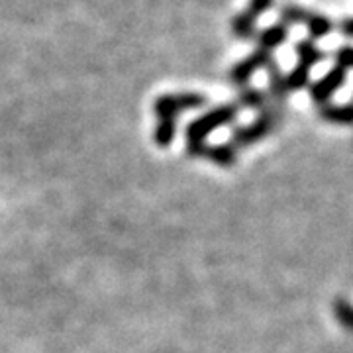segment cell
Listing matches in <instances>:
<instances>
[{"mask_svg":"<svg viewBox=\"0 0 353 353\" xmlns=\"http://www.w3.org/2000/svg\"><path fill=\"white\" fill-rule=\"evenodd\" d=\"M283 112H285V110H281L277 106L265 108L263 112H259V116H257L253 122L245 124V126L236 128V130L232 132L230 143H232L236 150H241V148H252L255 143L263 141L267 136H271V134L277 130V126L281 124V120H283Z\"/></svg>","mask_w":353,"mask_h":353,"instance_id":"1","label":"cell"},{"mask_svg":"<svg viewBox=\"0 0 353 353\" xmlns=\"http://www.w3.org/2000/svg\"><path fill=\"white\" fill-rule=\"evenodd\" d=\"M238 118V104H224L192 120L187 128V141H204L218 128L228 126Z\"/></svg>","mask_w":353,"mask_h":353,"instance_id":"2","label":"cell"},{"mask_svg":"<svg viewBox=\"0 0 353 353\" xmlns=\"http://www.w3.org/2000/svg\"><path fill=\"white\" fill-rule=\"evenodd\" d=\"M281 16L285 22L290 24H303L308 28V34L312 39H324L328 38L330 34L334 32L336 24L330 20L326 14L312 12V10H306L303 6H285L281 10Z\"/></svg>","mask_w":353,"mask_h":353,"instance_id":"3","label":"cell"},{"mask_svg":"<svg viewBox=\"0 0 353 353\" xmlns=\"http://www.w3.org/2000/svg\"><path fill=\"white\" fill-rule=\"evenodd\" d=\"M347 81V71L341 69L338 65H334L332 69H328L320 79H316L314 83L310 85V99L316 106H324L332 101V97L340 90Z\"/></svg>","mask_w":353,"mask_h":353,"instance_id":"4","label":"cell"},{"mask_svg":"<svg viewBox=\"0 0 353 353\" xmlns=\"http://www.w3.org/2000/svg\"><path fill=\"white\" fill-rule=\"evenodd\" d=\"M206 99L202 94H175V97H161L155 102V114L159 116V120H175V116L181 112H187L192 108H201L204 106Z\"/></svg>","mask_w":353,"mask_h":353,"instance_id":"5","label":"cell"},{"mask_svg":"<svg viewBox=\"0 0 353 353\" xmlns=\"http://www.w3.org/2000/svg\"><path fill=\"white\" fill-rule=\"evenodd\" d=\"M269 63H271V55H269L267 51H255V53H252L250 57H245L243 61H240V63L232 69V73H230L232 83H236V85H245L259 69H265Z\"/></svg>","mask_w":353,"mask_h":353,"instance_id":"6","label":"cell"},{"mask_svg":"<svg viewBox=\"0 0 353 353\" xmlns=\"http://www.w3.org/2000/svg\"><path fill=\"white\" fill-rule=\"evenodd\" d=\"M318 118L332 126L353 128V102H343V104H324L318 106Z\"/></svg>","mask_w":353,"mask_h":353,"instance_id":"7","label":"cell"},{"mask_svg":"<svg viewBox=\"0 0 353 353\" xmlns=\"http://www.w3.org/2000/svg\"><path fill=\"white\" fill-rule=\"evenodd\" d=\"M267 69V79H269V94L273 99V106H277L281 110H285V102L289 99V88L285 83V73L281 71L277 61L271 59V63L265 67Z\"/></svg>","mask_w":353,"mask_h":353,"instance_id":"8","label":"cell"},{"mask_svg":"<svg viewBox=\"0 0 353 353\" xmlns=\"http://www.w3.org/2000/svg\"><path fill=\"white\" fill-rule=\"evenodd\" d=\"M202 159L218 165V167H232L238 161V150L230 141L228 143H218V145H208L206 143Z\"/></svg>","mask_w":353,"mask_h":353,"instance_id":"9","label":"cell"},{"mask_svg":"<svg viewBox=\"0 0 353 353\" xmlns=\"http://www.w3.org/2000/svg\"><path fill=\"white\" fill-rule=\"evenodd\" d=\"M294 53L299 57V65H303V67L310 69V71L326 57L324 51L320 50L312 39H301V41H296Z\"/></svg>","mask_w":353,"mask_h":353,"instance_id":"10","label":"cell"},{"mask_svg":"<svg viewBox=\"0 0 353 353\" xmlns=\"http://www.w3.org/2000/svg\"><path fill=\"white\" fill-rule=\"evenodd\" d=\"M287 36H289V30H287L285 24L269 26L267 30H263L259 34V46H261L259 50L271 53V51H275L287 41Z\"/></svg>","mask_w":353,"mask_h":353,"instance_id":"11","label":"cell"},{"mask_svg":"<svg viewBox=\"0 0 353 353\" xmlns=\"http://www.w3.org/2000/svg\"><path fill=\"white\" fill-rule=\"evenodd\" d=\"M332 314L341 328L353 334V304L347 299H336L332 304Z\"/></svg>","mask_w":353,"mask_h":353,"instance_id":"12","label":"cell"},{"mask_svg":"<svg viewBox=\"0 0 353 353\" xmlns=\"http://www.w3.org/2000/svg\"><path fill=\"white\" fill-rule=\"evenodd\" d=\"M240 104L245 108L263 112L265 108H269V97L259 88H243L240 94Z\"/></svg>","mask_w":353,"mask_h":353,"instance_id":"13","label":"cell"},{"mask_svg":"<svg viewBox=\"0 0 353 353\" xmlns=\"http://www.w3.org/2000/svg\"><path fill=\"white\" fill-rule=\"evenodd\" d=\"M310 73H312L310 69L296 63V67L285 75V83H287L289 92H299V90H304L306 87H310Z\"/></svg>","mask_w":353,"mask_h":353,"instance_id":"14","label":"cell"},{"mask_svg":"<svg viewBox=\"0 0 353 353\" xmlns=\"http://www.w3.org/2000/svg\"><path fill=\"white\" fill-rule=\"evenodd\" d=\"M175 120H159V124L153 132V138H155V143L159 148H169L171 141L175 138Z\"/></svg>","mask_w":353,"mask_h":353,"instance_id":"15","label":"cell"},{"mask_svg":"<svg viewBox=\"0 0 353 353\" xmlns=\"http://www.w3.org/2000/svg\"><path fill=\"white\" fill-rule=\"evenodd\" d=\"M334 61L341 69H353V46H340L334 51Z\"/></svg>","mask_w":353,"mask_h":353,"instance_id":"16","label":"cell"},{"mask_svg":"<svg viewBox=\"0 0 353 353\" xmlns=\"http://www.w3.org/2000/svg\"><path fill=\"white\" fill-rule=\"evenodd\" d=\"M271 4H273V0H252V2H250V8H248V12L245 14H250L253 20H257L261 14L267 12V10L271 8Z\"/></svg>","mask_w":353,"mask_h":353,"instance_id":"17","label":"cell"},{"mask_svg":"<svg viewBox=\"0 0 353 353\" xmlns=\"http://www.w3.org/2000/svg\"><path fill=\"white\" fill-rule=\"evenodd\" d=\"M336 28H338V32H340L343 38L353 39V16H343Z\"/></svg>","mask_w":353,"mask_h":353,"instance_id":"18","label":"cell"}]
</instances>
